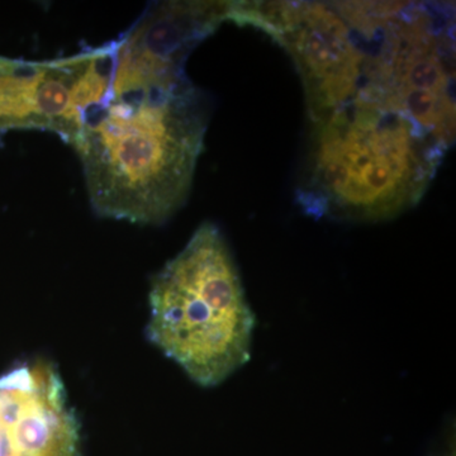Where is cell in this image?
I'll use <instances>...</instances> for the list:
<instances>
[{"label": "cell", "mask_w": 456, "mask_h": 456, "mask_svg": "<svg viewBox=\"0 0 456 456\" xmlns=\"http://www.w3.org/2000/svg\"><path fill=\"white\" fill-rule=\"evenodd\" d=\"M113 41L50 61L0 56V132L49 131L70 145L84 114L110 92Z\"/></svg>", "instance_id": "obj_4"}, {"label": "cell", "mask_w": 456, "mask_h": 456, "mask_svg": "<svg viewBox=\"0 0 456 456\" xmlns=\"http://www.w3.org/2000/svg\"><path fill=\"white\" fill-rule=\"evenodd\" d=\"M208 128V106L187 73L112 90L71 141L93 211L158 226L187 202Z\"/></svg>", "instance_id": "obj_1"}, {"label": "cell", "mask_w": 456, "mask_h": 456, "mask_svg": "<svg viewBox=\"0 0 456 456\" xmlns=\"http://www.w3.org/2000/svg\"><path fill=\"white\" fill-rule=\"evenodd\" d=\"M296 202L312 218L374 224L424 198L450 149L406 110L349 102L310 121Z\"/></svg>", "instance_id": "obj_2"}, {"label": "cell", "mask_w": 456, "mask_h": 456, "mask_svg": "<svg viewBox=\"0 0 456 456\" xmlns=\"http://www.w3.org/2000/svg\"><path fill=\"white\" fill-rule=\"evenodd\" d=\"M256 318L218 226L204 222L150 288V341L198 386L213 388L251 359Z\"/></svg>", "instance_id": "obj_3"}, {"label": "cell", "mask_w": 456, "mask_h": 456, "mask_svg": "<svg viewBox=\"0 0 456 456\" xmlns=\"http://www.w3.org/2000/svg\"><path fill=\"white\" fill-rule=\"evenodd\" d=\"M0 456H80L77 421L50 362L0 377Z\"/></svg>", "instance_id": "obj_5"}]
</instances>
